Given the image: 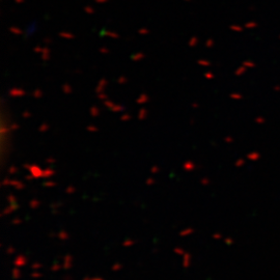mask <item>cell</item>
<instances>
[{
	"label": "cell",
	"mask_w": 280,
	"mask_h": 280,
	"mask_svg": "<svg viewBox=\"0 0 280 280\" xmlns=\"http://www.w3.org/2000/svg\"><path fill=\"white\" fill-rule=\"evenodd\" d=\"M121 119H123V120H128V119H130V116H129V115H123V117H121Z\"/></svg>",
	"instance_id": "ac0fdd59"
},
{
	"label": "cell",
	"mask_w": 280,
	"mask_h": 280,
	"mask_svg": "<svg viewBox=\"0 0 280 280\" xmlns=\"http://www.w3.org/2000/svg\"><path fill=\"white\" fill-rule=\"evenodd\" d=\"M49 129V126L48 125H44V126H42L41 128H40V131H42V132H45L46 130H48Z\"/></svg>",
	"instance_id": "30bf717a"
},
{
	"label": "cell",
	"mask_w": 280,
	"mask_h": 280,
	"mask_svg": "<svg viewBox=\"0 0 280 280\" xmlns=\"http://www.w3.org/2000/svg\"><path fill=\"white\" fill-rule=\"evenodd\" d=\"M193 168H194V165H193V163L190 162V161H188V162H186V163L184 164V169H185V170L190 171V170H192Z\"/></svg>",
	"instance_id": "3957f363"
},
{
	"label": "cell",
	"mask_w": 280,
	"mask_h": 280,
	"mask_svg": "<svg viewBox=\"0 0 280 280\" xmlns=\"http://www.w3.org/2000/svg\"><path fill=\"white\" fill-rule=\"evenodd\" d=\"M14 251H15V250H14L13 248H10V250L7 249V253H10V254H11V253H14Z\"/></svg>",
	"instance_id": "44dd1931"
},
{
	"label": "cell",
	"mask_w": 280,
	"mask_h": 280,
	"mask_svg": "<svg viewBox=\"0 0 280 280\" xmlns=\"http://www.w3.org/2000/svg\"><path fill=\"white\" fill-rule=\"evenodd\" d=\"M154 182H155V181H154L153 178H150V180H147V181H146V184H147V185H153V184H154Z\"/></svg>",
	"instance_id": "9a60e30c"
},
{
	"label": "cell",
	"mask_w": 280,
	"mask_h": 280,
	"mask_svg": "<svg viewBox=\"0 0 280 280\" xmlns=\"http://www.w3.org/2000/svg\"><path fill=\"white\" fill-rule=\"evenodd\" d=\"M32 267H33V268H41V267H42V265H40V263H33V265H32Z\"/></svg>",
	"instance_id": "ffe728a7"
},
{
	"label": "cell",
	"mask_w": 280,
	"mask_h": 280,
	"mask_svg": "<svg viewBox=\"0 0 280 280\" xmlns=\"http://www.w3.org/2000/svg\"><path fill=\"white\" fill-rule=\"evenodd\" d=\"M41 204V202L38 201V200H36V199H33V200H31L30 201V206L32 207V208H36V207H38V205Z\"/></svg>",
	"instance_id": "277c9868"
},
{
	"label": "cell",
	"mask_w": 280,
	"mask_h": 280,
	"mask_svg": "<svg viewBox=\"0 0 280 280\" xmlns=\"http://www.w3.org/2000/svg\"><path fill=\"white\" fill-rule=\"evenodd\" d=\"M44 175L43 176H45V177H48V176H51V175H53L54 173H55V171L53 170V169H51V168H47L46 170H44Z\"/></svg>",
	"instance_id": "7a4b0ae2"
},
{
	"label": "cell",
	"mask_w": 280,
	"mask_h": 280,
	"mask_svg": "<svg viewBox=\"0 0 280 280\" xmlns=\"http://www.w3.org/2000/svg\"><path fill=\"white\" fill-rule=\"evenodd\" d=\"M65 192L68 193V194H71V193H74L75 192V188L74 187H68L65 189Z\"/></svg>",
	"instance_id": "52a82bcc"
},
{
	"label": "cell",
	"mask_w": 280,
	"mask_h": 280,
	"mask_svg": "<svg viewBox=\"0 0 280 280\" xmlns=\"http://www.w3.org/2000/svg\"><path fill=\"white\" fill-rule=\"evenodd\" d=\"M174 251H175V253H178V254H184V253H185L184 250H180V248L174 249Z\"/></svg>",
	"instance_id": "4fadbf2b"
},
{
	"label": "cell",
	"mask_w": 280,
	"mask_h": 280,
	"mask_svg": "<svg viewBox=\"0 0 280 280\" xmlns=\"http://www.w3.org/2000/svg\"><path fill=\"white\" fill-rule=\"evenodd\" d=\"M58 237H59L61 240H65V239H67V235H66L64 231H62V232H61V234H60Z\"/></svg>",
	"instance_id": "9c48e42d"
},
{
	"label": "cell",
	"mask_w": 280,
	"mask_h": 280,
	"mask_svg": "<svg viewBox=\"0 0 280 280\" xmlns=\"http://www.w3.org/2000/svg\"><path fill=\"white\" fill-rule=\"evenodd\" d=\"M190 259H191L190 255H189V254H186V255H185V258H184V261H183V263H184L185 267H188V266H189Z\"/></svg>",
	"instance_id": "5b68a950"
},
{
	"label": "cell",
	"mask_w": 280,
	"mask_h": 280,
	"mask_svg": "<svg viewBox=\"0 0 280 280\" xmlns=\"http://www.w3.org/2000/svg\"><path fill=\"white\" fill-rule=\"evenodd\" d=\"M7 198H10V201L11 202H16V197L14 195H10Z\"/></svg>",
	"instance_id": "8fae6325"
},
{
	"label": "cell",
	"mask_w": 280,
	"mask_h": 280,
	"mask_svg": "<svg viewBox=\"0 0 280 280\" xmlns=\"http://www.w3.org/2000/svg\"><path fill=\"white\" fill-rule=\"evenodd\" d=\"M133 244H134V242L130 240V242H125V243H123V246H130V245H133Z\"/></svg>",
	"instance_id": "5bb4252c"
},
{
	"label": "cell",
	"mask_w": 280,
	"mask_h": 280,
	"mask_svg": "<svg viewBox=\"0 0 280 280\" xmlns=\"http://www.w3.org/2000/svg\"><path fill=\"white\" fill-rule=\"evenodd\" d=\"M24 263H26V259L23 256H19L15 260V265H17V266H23Z\"/></svg>",
	"instance_id": "6da1fadb"
},
{
	"label": "cell",
	"mask_w": 280,
	"mask_h": 280,
	"mask_svg": "<svg viewBox=\"0 0 280 280\" xmlns=\"http://www.w3.org/2000/svg\"><path fill=\"white\" fill-rule=\"evenodd\" d=\"M157 171H159V168H158L157 166H155V167L152 169V172H157Z\"/></svg>",
	"instance_id": "d6986e66"
},
{
	"label": "cell",
	"mask_w": 280,
	"mask_h": 280,
	"mask_svg": "<svg viewBox=\"0 0 280 280\" xmlns=\"http://www.w3.org/2000/svg\"><path fill=\"white\" fill-rule=\"evenodd\" d=\"M10 172H11V173H15V172H17V168H15V167L13 166V167L10 169Z\"/></svg>",
	"instance_id": "2e32d148"
},
{
	"label": "cell",
	"mask_w": 280,
	"mask_h": 280,
	"mask_svg": "<svg viewBox=\"0 0 280 280\" xmlns=\"http://www.w3.org/2000/svg\"><path fill=\"white\" fill-rule=\"evenodd\" d=\"M13 223L19 224V223H21V220H20V219H14V220H13Z\"/></svg>",
	"instance_id": "e0dca14e"
},
{
	"label": "cell",
	"mask_w": 280,
	"mask_h": 280,
	"mask_svg": "<svg viewBox=\"0 0 280 280\" xmlns=\"http://www.w3.org/2000/svg\"><path fill=\"white\" fill-rule=\"evenodd\" d=\"M56 184L54 183V182H46L45 184H44V186H46V187H54Z\"/></svg>",
	"instance_id": "ba28073f"
},
{
	"label": "cell",
	"mask_w": 280,
	"mask_h": 280,
	"mask_svg": "<svg viewBox=\"0 0 280 280\" xmlns=\"http://www.w3.org/2000/svg\"><path fill=\"white\" fill-rule=\"evenodd\" d=\"M87 130H88V131H92V132L98 131V129H97V128H95V127H92V126H89V127L87 128Z\"/></svg>",
	"instance_id": "7c38bea8"
},
{
	"label": "cell",
	"mask_w": 280,
	"mask_h": 280,
	"mask_svg": "<svg viewBox=\"0 0 280 280\" xmlns=\"http://www.w3.org/2000/svg\"><path fill=\"white\" fill-rule=\"evenodd\" d=\"M192 229L191 228H188V229H186V230H184V231H182L181 232V236H189V235H191L192 234Z\"/></svg>",
	"instance_id": "8992f818"
}]
</instances>
